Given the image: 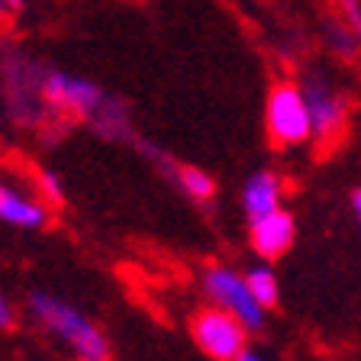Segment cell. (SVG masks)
<instances>
[{"instance_id": "6da1fadb", "label": "cell", "mask_w": 361, "mask_h": 361, "mask_svg": "<svg viewBox=\"0 0 361 361\" xmlns=\"http://www.w3.org/2000/svg\"><path fill=\"white\" fill-rule=\"evenodd\" d=\"M26 78L36 94V100L52 113V116H78L94 133L113 142H129L133 139V123H129V104L110 90H104L97 81L81 75H68L61 68H49L42 61L26 55Z\"/></svg>"}, {"instance_id": "7a4b0ae2", "label": "cell", "mask_w": 361, "mask_h": 361, "mask_svg": "<svg viewBox=\"0 0 361 361\" xmlns=\"http://www.w3.org/2000/svg\"><path fill=\"white\" fill-rule=\"evenodd\" d=\"M26 310L78 361H110V342H106V336L75 303L61 300V297H55L49 290H32L26 297Z\"/></svg>"}, {"instance_id": "3957f363", "label": "cell", "mask_w": 361, "mask_h": 361, "mask_svg": "<svg viewBox=\"0 0 361 361\" xmlns=\"http://www.w3.org/2000/svg\"><path fill=\"white\" fill-rule=\"evenodd\" d=\"M264 129H268L271 142L281 145V149H293V145H303L313 139L300 84L281 81L271 87L268 104H264Z\"/></svg>"}, {"instance_id": "277c9868", "label": "cell", "mask_w": 361, "mask_h": 361, "mask_svg": "<svg viewBox=\"0 0 361 361\" xmlns=\"http://www.w3.org/2000/svg\"><path fill=\"white\" fill-rule=\"evenodd\" d=\"M297 84H300V94H303V100H307L313 142L332 145L338 135L345 133L348 97L326 75H319V71H310V75H303Z\"/></svg>"}, {"instance_id": "5b68a950", "label": "cell", "mask_w": 361, "mask_h": 361, "mask_svg": "<svg viewBox=\"0 0 361 361\" xmlns=\"http://www.w3.org/2000/svg\"><path fill=\"white\" fill-rule=\"evenodd\" d=\"M203 293L210 297V307L226 310L235 316L248 332H255L264 326V310L255 303L252 290L245 284V274H239L229 264H210L203 271Z\"/></svg>"}, {"instance_id": "8992f818", "label": "cell", "mask_w": 361, "mask_h": 361, "mask_svg": "<svg viewBox=\"0 0 361 361\" xmlns=\"http://www.w3.org/2000/svg\"><path fill=\"white\" fill-rule=\"evenodd\" d=\"M190 336L197 348L213 361H235L242 352H248V329L235 316L216 307L197 310L190 319Z\"/></svg>"}, {"instance_id": "52a82bcc", "label": "cell", "mask_w": 361, "mask_h": 361, "mask_svg": "<svg viewBox=\"0 0 361 361\" xmlns=\"http://www.w3.org/2000/svg\"><path fill=\"white\" fill-rule=\"evenodd\" d=\"M293 235H297V223L287 210L248 223V242H252V252H258L262 262H274V258L284 255L293 245Z\"/></svg>"}, {"instance_id": "ba28073f", "label": "cell", "mask_w": 361, "mask_h": 361, "mask_svg": "<svg viewBox=\"0 0 361 361\" xmlns=\"http://www.w3.org/2000/svg\"><path fill=\"white\" fill-rule=\"evenodd\" d=\"M281 197H284V184H281V178L274 171L252 174V178L242 184V210H245L248 223L284 210V207H281Z\"/></svg>"}, {"instance_id": "9c48e42d", "label": "cell", "mask_w": 361, "mask_h": 361, "mask_svg": "<svg viewBox=\"0 0 361 361\" xmlns=\"http://www.w3.org/2000/svg\"><path fill=\"white\" fill-rule=\"evenodd\" d=\"M0 219L7 226H13V229L36 233V229H42L49 223V210L39 200L26 197L23 190L10 188L7 180H0Z\"/></svg>"}, {"instance_id": "30bf717a", "label": "cell", "mask_w": 361, "mask_h": 361, "mask_svg": "<svg viewBox=\"0 0 361 361\" xmlns=\"http://www.w3.org/2000/svg\"><path fill=\"white\" fill-rule=\"evenodd\" d=\"M245 284H248V290H252L255 303L264 310V313L278 307L281 284H278V278H274V271H271L268 264H255V268H248L245 271Z\"/></svg>"}, {"instance_id": "8fae6325", "label": "cell", "mask_w": 361, "mask_h": 361, "mask_svg": "<svg viewBox=\"0 0 361 361\" xmlns=\"http://www.w3.org/2000/svg\"><path fill=\"white\" fill-rule=\"evenodd\" d=\"M326 42H329V49L336 55H342V59H352V55L361 49V39L355 36V32L348 30L342 20H329V23H326Z\"/></svg>"}, {"instance_id": "7c38bea8", "label": "cell", "mask_w": 361, "mask_h": 361, "mask_svg": "<svg viewBox=\"0 0 361 361\" xmlns=\"http://www.w3.org/2000/svg\"><path fill=\"white\" fill-rule=\"evenodd\" d=\"M39 184H42L45 200H52V203H61V200H65V190H61L59 178H55L52 171H42V174H39Z\"/></svg>"}, {"instance_id": "4fadbf2b", "label": "cell", "mask_w": 361, "mask_h": 361, "mask_svg": "<svg viewBox=\"0 0 361 361\" xmlns=\"http://www.w3.org/2000/svg\"><path fill=\"white\" fill-rule=\"evenodd\" d=\"M342 23L361 39V4H342Z\"/></svg>"}, {"instance_id": "5bb4252c", "label": "cell", "mask_w": 361, "mask_h": 361, "mask_svg": "<svg viewBox=\"0 0 361 361\" xmlns=\"http://www.w3.org/2000/svg\"><path fill=\"white\" fill-rule=\"evenodd\" d=\"M13 323H16V310H13V303H10L7 293L0 290V332L13 329Z\"/></svg>"}, {"instance_id": "9a60e30c", "label": "cell", "mask_w": 361, "mask_h": 361, "mask_svg": "<svg viewBox=\"0 0 361 361\" xmlns=\"http://www.w3.org/2000/svg\"><path fill=\"white\" fill-rule=\"evenodd\" d=\"M352 213H355V219H358V226H361V188L352 194Z\"/></svg>"}, {"instance_id": "2e32d148", "label": "cell", "mask_w": 361, "mask_h": 361, "mask_svg": "<svg viewBox=\"0 0 361 361\" xmlns=\"http://www.w3.org/2000/svg\"><path fill=\"white\" fill-rule=\"evenodd\" d=\"M235 361H264V358H262V355H258V352H252V348H248V352H242Z\"/></svg>"}, {"instance_id": "e0dca14e", "label": "cell", "mask_w": 361, "mask_h": 361, "mask_svg": "<svg viewBox=\"0 0 361 361\" xmlns=\"http://www.w3.org/2000/svg\"><path fill=\"white\" fill-rule=\"evenodd\" d=\"M16 10H23V4H0V13H16Z\"/></svg>"}]
</instances>
